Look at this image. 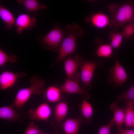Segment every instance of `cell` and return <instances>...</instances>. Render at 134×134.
I'll return each mask as SVG.
<instances>
[{"label":"cell","mask_w":134,"mask_h":134,"mask_svg":"<svg viewBox=\"0 0 134 134\" xmlns=\"http://www.w3.org/2000/svg\"><path fill=\"white\" fill-rule=\"evenodd\" d=\"M31 86L19 90L15 96L13 103L17 108L21 109L32 95H38L43 93L45 81L37 76L32 77L30 80Z\"/></svg>","instance_id":"cell-4"},{"label":"cell","mask_w":134,"mask_h":134,"mask_svg":"<svg viewBox=\"0 0 134 134\" xmlns=\"http://www.w3.org/2000/svg\"><path fill=\"white\" fill-rule=\"evenodd\" d=\"M63 93L59 87L52 86L48 87L46 91V96L48 102H55L61 99Z\"/></svg>","instance_id":"cell-19"},{"label":"cell","mask_w":134,"mask_h":134,"mask_svg":"<svg viewBox=\"0 0 134 134\" xmlns=\"http://www.w3.org/2000/svg\"><path fill=\"white\" fill-rule=\"evenodd\" d=\"M131 127H134V115L133 117V120L132 122V123L131 125Z\"/></svg>","instance_id":"cell-30"},{"label":"cell","mask_w":134,"mask_h":134,"mask_svg":"<svg viewBox=\"0 0 134 134\" xmlns=\"http://www.w3.org/2000/svg\"><path fill=\"white\" fill-rule=\"evenodd\" d=\"M108 8L111 13L108 27L115 29L134 22V1L127 0L120 4L112 3Z\"/></svg>","instance_id":"cell-1"},{"label":"cell","mask_w":134,"mask_h":134,"mask_svg":"<svg viewBox=\"0 0 134 134\" xmlns=\"http://www.w3.org/2000/svg\"><path fill=\"white\" fill-rule=\"evenodd\" d=\"M109 37L110 41V45L112 47L117 49L120 45L123 39L121 33L116 31L109 32Z\"/></svg>","instance_id":"cell-22"},{"label":"cell","mask_w":134,"mask_h":134,"mask_svg":"<svg viewBox=\"0 0 134 134\" xmlns=\"http://www.w3.org/2000/svg\"><path fill=\"white\" fill-rule=\"evenodd\" d=\"M40 134H45V133H41Z\"/></svg>","instance_id":"cell-32"},{"label":"cell","mask_w":134,"mask_h":134,"mask_svg":"<svg viewBox=\"0 0 134 134\" xmlns=\"http://www.w3.org/2000/svg\"><path fill=\"white\" fill-rule=\"evenodd\" d=\"M0 17L6 24L5 28L8 29H12L16 22L14 17L9 11L5 8L0 4Z\"/></svg>","instance_id":"cell-18"},{"label":"cell","mask_w":134,"mask_h":134,"mask_svg":"<svg viewBox=\"0 0 134 134\" xmlns=\"http://www.w3.org/2000/svg\"><path fill=\"white\" fill-rule=\"evenodd\" d=\"M84 122L81 116L76 118H67L62 124V126L66 134H78L80 127Z\"/></svg>","instance_id":"cell-12"},{"label":"cell","mask_w":134,"mask_h":134,"mask_svg":"<svg viewBox=\"0 0 134 134\" xmlns=\"http://www.w3.org/2000/svg\"><path fill=\"white\" fill-rule=\"evenodd\" d=\"M97 67L96 63L83 59L80 74L81 80L83 84L82 88L86 90L91 88L90 83L95 70Z\"/></svg>","instance_id":"cell-7"},{"label":"cell","mask_w":134,"mask_h":134,"mask_svg":"<svg viewBox=\"0 0 134 134\" xmlns=\"http://www.w3.org/2000/svg\"><path fill=\"white\" fill-rule=\"evenodd\" d=\"M80 115L83 118L84 122L86 124L92 123V116L93 112L92 107L91 104L83 99L82 102L79 105Z\"/></svg>","instance_id":"cell-17"},{"label":"cell","mask_w":134,"mask_h":134,"mask_svg":"<svg viewBox=\"0 0 134 134\" xmlns=\"http://www.w3.org/2000/svg\"><path fill=\"white\" fill-rule=\"evenodd\" d=\"M14 103L0 108V118L2 119L11 121H17L19 118L18 113L15 110Z\"/></svg>","instance_id":"cell-16"},{"label":"cell","mask_w":134,"mask_h":134,"mask_svg":"<svg viewBox=\"0 0 134 134\" xmlns=\"http://www.w3.org/2000/svg\"><path fill=\"white\" fill-rule=\"evenodd\" d=\"M51 109L46 103H43L36 109L32 108L29 111V118L32 120L48 121L51 113Z\"/></svg>","instance_id":"cell-9"},{"label":"cell","mask_w":134,"mask_h":134,"mask_svg":"<svg viewBox=\"0 0 134 134\" xmlns=\"http://www.w3.org/2000/svg\"><path fill=\"white\" fill-rule=\"evenodd\" d=\"M59 87L63 93L78 94L81 95L83 99L86 100L90 97V93L86 89L81 87L79 83L68 78Z\"/></svg>","instance_id":"cell-8"},{"label":"cell","mask_w":134,"mask_h":134,"mask_svg":"<svg viewBox=\"0 0 134 134\" xmlns=\"http://www.w3.org/2000/svg\"><path fill=\"white\" fill-rule=\"evenodd\" d=\"M127 79V75L125 70L116 58L114 66L110 69L107 82L110 83H113V87H117L123 85Z\"/></svg>","instance_id":"cell-6"},{"label":"cell","mask_w":134,"mask_h":134,"mask_svg":"<svg viewBox=\"0 0 134 134\" xmlns=\"http://www.w3.org/2000/svg\"><path fill=\"white\" fill-rule=\"evenodd\" d=\"M36 21L35 17L26 14H22L17 17L15 25L17 27L16 33L20 34L25 29L31 30L36 26Z\"/></svg>","instance_id":"cell-10"},{"label":"cell","mask_w":134,"mask_h":134,"mask_svg":"<svg viewBox=\"0 0 134 134\" xmlns=\"http://www.w3.org/2000/svg\"><path fill=\"white\" fill-rule=\"evenodd\" d=\"M68 110L67 103L65 101L60 102L56 105L54 109V118L55 123L51 125L61 124L65 118Z\"/></svg>","instance_id":"cell-15"},{"label":"cell","mask_w":134,"mask_h":134,"mask_svg":"<svg viewBox=\"0 0 134 134\" xmlns=\"http://www.w3.org/2000/svg\"><path fill=\"white\" fill-rule=\"evenodd\" d=\"M121 33L124 38L127 39L134 35V22L128 23L125 25Z\"/></svg>","instance_id":"cell-26"},{"label":"cell","mask_w":134,"mask_h":134,"mask_svg":"<svg viewBox=\"0 0 134 134\" xmlns=\"http://www.w3.org/2000/svg\"><path fill=\"white\" fill-rule=\"evenodd\" d=\"M42 132V131L32 121L29 123L24 134H40Z\"/></svg>","instance_id":"cell-27"},{"label":"cell","mask_w":134,"mask_h":134,"mask_svg":"<svg viewBox=\"0 0 134 134\" xmlns=\"http://www.w3.org/2000/svg\"><path fill=\"white\" fill-rule=\"evenodd\" d=\"M115 134H134V130L128 128L125 129L121 128L118 133Z\"/></svg>","instance_id":"cell-29"},{"label":"cell","mask_w":134,"mask_h":134,"mask_svg":"<svg viewBox=\"0 0 134 134\" xmlns=\"http://www.w3.org/2000/svg\"><path fill=\"white\" fill-rule=\"evenodd\" d=\"M124 123L127 127H131L134 115V103L125 101Z\"/></svg>","instance_id":"cell-21"},{"label":"cell","mask_w":134,"mask_h":134,"mask_svg":"<svg viewBox=\"0 0 134 134\" xmlns=\"http://www.w3.org/2000/svg\"><path fill=\"white\" fill-rule=\"evenodd\" d=\"M83 59L79 55H76L74 58L69 57L64 61V68L67 78L79 83L80 74L77 71L79 67L81 66Z\"/></svg>","instance_id":"cell-5"},{"label":"cell","mask_w":134,"mask_h":134,"mask_svg":"<svg viewBox=\"0 0 134 134\" xmlns=\"http://www.w3.org/2000/svg\"><path fill=\"white\" fill-rule=\"evenodd\" d=\"M112 52V47L110 44H105L100 45L96 52V55L98 57L109 58Z\"/></svg>","instance_id":"cell-23"},{"label":"cell","mask_w":134,"mask_h":134,"mask_svg":"<svg viewBox=\"0 0 134 134\" xmlns=\"http://www.w3.org/2000/svg\"><path fill=\"white\" fill-rule=\"evenodd\" d=\"M53 28L45 36L40 35L36 39L40 45L44 48L55 52H59L60 45L68 33L62 28L59 22L54 23Z\"/></svg>","instance_id":"cell-3"},{"label":"cell","mask_w":134,"mask_h":134,"mask_svg":"<svg viewBox=\"0 0 134 134\" xmlns=\"http://www.w3.org/2000/svg\"><path fill=\"white\" fill-rule=\"evenodd\" d=\"M59 131H54V134H58Z\"/></svg>","instance_id":"cell-31"},{"label":"cell","mask_w":134,"mask_h":134,"mask_svg":"<svg viewBox=\"0 0 134 134\" xmlns=\"http://www.w3.org/2000/svg\"><path fill=\"white\" fill-rule=\"evenodd\" d=\"M115 126H116V123L114 118H112L108 124L100 128L98 134H110L111 128Z\"/></svg>","instance_id":"cell-28"},{"label":"cell","mask_w":134,"mask_h":134,"mask_svg":"<svg viewBox=\"0 0 134 134\" xmlns=\"http://www.w3.org/2000/svg\"><path fill=\"white\" fill-rule=\"evenodd\" d=\"M25 74L15 73L11 72L5 71L0 75V88L6 90L12 87L16 82L18 78Z\"/></svg>","instance_id":"cell-13"},{"label":"cell","mask_w":134,"mask_h":134,"mask_svg":"<svg viewBox=\"0 0 134 134\" xmlns=\"http://www.w3.org/2000/svg\"><path fill=\"white\" fill-rule=\"evenodd\" d=\"M110 109L114 112L113 118L117 126V129L119 131L124 123L125 119V107H119L118 103L114 102L111 103L109 106Z\"/></svg>","instance_id":"cell-14"},{"label":"cell","mask_w":134,"mask_h":134,"mask_svg":"<svg viewBox=\"0 0 134 134\" xmlns=\"http://www.w3.org/2000/svg\"><path fill=\"white\" fill-rule=\"evenodd\" d=\"M85 21L87 23H91L97 28L102 29L108 26L110 20L104 13L99 11L93 13L86 18Z\"/></svg>","instance_id":"cell-11"},{"label":"cell","mask_w":134,"mask_h":134,"mask_svg":"<svg viewBox=\"0 0 134 134\" xmlns=\"http://www.w3.org/2000/svg\"><path fill=\"white\" fill-rule=\"evenodd\" d=\"M118 102L125 100L134 103V84L126 91L116 96Z\"/></svg>","instance_id":"cell-24"},{"label":"cell","mask_w":134,"mask_h":134,"mask_svg":"<svg viewBox=\"0 0 134 134\" xmlns=\"http://www.w3.org/2000/svg\"><path fill=\"white\" fill-rule=\"evenodd\" d=\"M65 29L68 34L63 41L57 60L52 67L58 62L64 60L67 56L74 53L76 49L77 38H82L85 34L84 29L74 23L66 25Z\"/></svg>","instance_id":"cell-2"},{"label":"cell","mask_w":134,"mask_h":134,"mask_svg":"<svg viewBox=\"0 0 134 134\" xmlns=\"http://www.w3.org/2000/svg\"><path fill=\"white\" fill-rule=\"evenodd\" d=\"M16 1L18 4H23L30 12H35L47 8L46 5L40 4L37 0H17Z\"/></svg>","instance_id":"cell-20"},{"label":"cell","mask_w":134,"mask_h":134,"mask_svg":"<svg viewBox=\"0 0 134 134\" xmlns=\"http://www.w3.org/2000/svg\"><path fill=\"white\" fill-rule=\"evenodd\" d=\"M17 59V57L15 54L9 55L1 49H0V66L1 67L8 61L11 63L15 62Z\"/></svg>","instance_id":"cell-25"}]
</instances>
